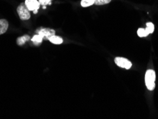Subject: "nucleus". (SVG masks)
I'll list each match as a JSON object with an SVG mask.
<instances>
[{"mask_svg": "<svg viewBox=\"0 0 158 119\" xmlns=\"http://www.w3.org/2000/svg\"><path fill=\"white\" fill-rule=\"evenodd\" d=\"M155 79H156V74L154 70L149 69L146 71L145 76V81L146 87L150 91L154 90L155 88Z\"/></svg>", "mask_w": 158, "mask_h": 119, "instance_id": "obj_1", "label": "nucleus"}, {"mask_svg": "<svg viewBox=\"0 0 158 119\" xmlns=\"http://www.w3.org/2000/svg\"><path fill=\"white\" fill-rule=\"evenodd\" d=\"M17 12L19 16V18L22 20H28L31 17L29 9L27 8L25 3L20 4L17 7Z\"/></svg>", "mask_w": 158, "mask_h": 119, "instance_id": "obj_2", "label": "nucleus"}, {"mask_svg": "<svg viewBox=\"0 0 158 119\" xmlns=\"http://www.w3.org/2000/svg\"><path fill=\"white\" fill-rule=\"evenodd\" d=\"M36 32H37L38 34L40 35L41 36H42L43 39H46V40H48V39H49L51 36L55 35L56 33L55 30L44 27L39 28V29L36 31Z\"/></svg>", "mask_w": 158, "mask_h": 119, "instance_id": "obj_3", "label": "nucleus"}, {"mask_svg": "<svg viewBox=\"0 0 158 119\" xmlns=\"http://www.w3.org/2000/svg\"><path fill=\"white\" fill-rule=\"evenodd\" d=\"M115 63L118 66L125 69H130L132 66L131 61L123 57H116L115 59Z\"/></svg>", "mask_w": 158, "mask_h": 119, "instance_id": "obj_4", "label": "nucleus"}, {"mask_svg": "<svg viewBox=\"0 0 158 119\" xmlns=\"http://www.w3.org/2000/svg\"><path fill=\"white\" fill-rule=\"evenodd\" d=\"M25 4L27 6V8L29 9V11L38 10L40 6V3L37 0H26Z\"/></svg>", "mask_w": 158, "mask_h": 119, "instance_id": "obj_5", "label": "nucleus"}, {"mask_svg": "<svg viewBox=\"0 0 158 119\" xmlns=\"http://www.w3.org/2000/svg\"><path fill=\"white\" fill-rule=\"evenodd\" d=\"M9 23L6 19H0V35L3 34L7 31Z\"/></svg>", "mask_w": 158, "mask_h": 119, "instance_id": "obj_6", "label": "nucleus"}, {"mask_svg": "<svg viewBox=\"0 0 158 119\" xmlns=\"http://www.w3.org/2000/svg\"><path fill=\"white\" fill-rule=\"evenodd\" d=\"M51 42L54 44H61L64 42V39H63L61 37L59 36H56V35H53V36H51L49 39H48Z\"/></svg>", "mask_w": 158, "mask_h": 119, "instance_id": "obj_7", "label": "nucleus"}, {"mask_svg": "<svg viewBox=\"0 0 158 119\" xmlns=\"http://www.w3.org/2000/svg\"><path fill=\"white\" fill-rule=\"evenodd\" d=\"M29 39H30V36L29 35H24V36L19 37L17 40V43L19 46H22L24 45L26 41H29Z\"/></svg>", "mask_w": 158, "mask_h": 119, "instance_id": "obj_8", "label": "nucleus"}, {"mask_svg": "<svg viewBox=\"0 0 158 119\" xmlns=\"http://www.w3.org/2000/svg\"><path fill=\"white\" fill-rule=\"evenodd\" d=\"M43 41V37L41 36L39 34L34 35V36H33V38L31 39V41H33L34 44L36 46L40 45L41 41Z\"/></svg>", "mask_w": 158, "mask_h": 119, "instance_id": "obj_9", "label": "nucleus"}, {"mask_svg": "<svg viewBox=\"0 0 158 119\" xmlns=\"http://www.w3.org/2000/svg\"><path fill=\"white\" fill-rule=\"evenodd\" d=\"M94 0H82L81 2V5L83 7H88L94 4Z\"/></svg>", "mask_w": 158, "mask_h": 119, "instance_id": "obj_10", "label": "nucleus"}, {"mask_svg": "<svg viewBox=\"0 0 158 119\" xmlns=\"http://www.w3.org/2000/svg\"><path fill=\"white\" fill-rule=\"evenodd\" d=\"M145 30L149 34H152L153 32H154V30H155L154 24H153L152 22H148L147 24H146Z\"/></svg>", "mask_w": 158, "mask_h": 119, "instance_id": "obj_11", "label": "nucleus"}, {"mask_svg": "<svg viewBox=\"0 0 158 119\" xmlns=\"http://www.w3.org/2000/svg\"><path fill=\"white\" fill-rule=\"evenodd\" d=\"M137 33H138V36L140 37H146L150 34L148 32H147L145 29H143V28H140V29H138Z\"/></svg>", "mask_w": 158, "mask_h": 119, "instance_id": "obj_12", "label": "nucleus"}, {"mask_svg": "<svg viewBox=\"0 0 158 119\" xmlns=\"http://www.w3.org/2000/svg\"><path fill=\"white\" fill-rule=\"evenodd\" d=\"M94 4L96 5H104L110 3L111 0H94Z\"/></svg>", "mask_w": 158, "mask_h": 119, "instance_id": "obj_13", "label": "nucleus"}, {"mask_svg": "<svg viewBox=\"0 0 158 119\" xmlns=\"http://www.w3.org/2000/svg\"><path fill=\"white\" fill-rule=\"evenodd\" d=\"M52 0H39V3L43 6L51 5L52 4Z\"/></svg>", "mask_w": 158, "mask_h": 119, "instance_id": "obj_14", "label": "nucleus"}, {"mask_svg": "<svg viewBox=\"0 0 158 119\" xmlns=\"http://www.w3.org/2000/svg\"><path fill=\"white\" fill-rule=\"evenodd\" d=\"M34 11V14H36L37 12H38V10H34V11Z\"/></svg>", "mask_w": 158, "mask_h": 119, "instance_id": "obj_15", "label": "nucleus"}]
</instances>
